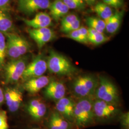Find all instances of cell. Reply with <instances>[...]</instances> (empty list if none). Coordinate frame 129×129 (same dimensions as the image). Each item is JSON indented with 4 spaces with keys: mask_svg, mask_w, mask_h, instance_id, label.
<instances>
[{
    "mask_svg": "<svg viewBox=\"0 0 129 129\" xmlns=\"http://www.w3.org/2000/svg\"><path fill=\"white\" fill-rule=\"evenodd\" d=\"M93 101L90 98L80 99L75 103L73 112V123L78 129L90 126L95 123L93 109Z\"/></svg>",
    "mask_w": 129,
    "mask_h": 129,
    "instance_id": "obj_1",
    "label": "cell"
},
{
    "mask_svg": "<svg viewBox=\"0 0 129 129\" xmlns=\"http://www.w3.org/2000/svg\"><path fill=\"white\" fill-rule=\"evenodd\" d=\"M46 62L47 69L53 74L69 76L77 71L76 68L66 57L53 50L49 52Z\"/></svg>",
    "mask_w": 129,
    "mask_h": 129,
    "instance_id": "obj_2",
    "label": "cell"
},
{
    "mask_svg": "<svg viewBox=\"0 0 129 129\" xmlns=\"http://www.w3.org/2000/svg\"><path fill=\"white\" fill-rule=\"evenodd\" d=\"M4 35L6 37V56L10 60L23 57L30 50V44L25 38L14 33Z\"/></svg>",
    "mask_w": 129,
    "mask_h": 129,
    "instance_id": "obj_3",
    "label": "cell"
},
{
    "mask_svg": "<svg viewBox=\"0 0 129 129\" xmlns=\"http://www.w3.org/2000/svg\"><path fill=\"white\" fill-rule=\"evenodd\" d=\"M94 95L96 99L118 105L120 102L119 91L115 85L108 78L100 76Z\"/></svg>",
    "mask_w": 129,
    "mask_h": 129,
    "instance_id": "obj_4",
    "label": "cell"
},
{
    "mask_svg": "<svg viewBox=\"0 0 129 129\" xmlns=\"http://www.w3.org/2000/svg\"><path fill=\"white\" fill-rule=\"evenodd\" d=\"M98 83V79L93 76H80L74 80L72 84L73 92L79 99L90 98L94 95Z\"/></svg>",
    "mask_w": 129,
    "mask_h": 129,
    "instance_id": "obj_5",
    "label": "cell"
},
{
    "mask_svg": "<svg viewBox=\"0 0 129 129\" xmlns=\"http://www.w3.org/2000/svg\"><path fill=\"white\" fill-rule=\"evenodd\" d=\"M26 66V60L23 57L11 59L6 63L3 68L5 82L14 83L18 81L22 78Z\"/></svg>",
    "mask_w": 129,
    "mask_h": 129,
    "instance_id": "obj_6",
    "label": "cell"
},
{
    "mask_svg": "<svg viewBox=\"0 0 129 129\" xmlns=\"http://www.w3.org/2000/svg\"><path fill=\"white\" fill-rule=\"evenodd\" d=\"M93 109L95 120L102 121L112 120L120 113L118 105L98 99L93 101Z\"/></svg>",
    "mask_w": 129,
    "mask_h": 129,
    "instance_id": "obj_7",
    "label": "cell"
},
{
    "mask_svg": "<svg viewBox=\"0 0 129 129\" xmlns=\"http://www.w3.org/2000/svg\"><path fill=\"white\" fill-rule=\"evenodd\" d=\"M47 70V62L42 55L36 56L31 63L27 64L22 76L23 82L31 78L43 76Z\"/></svg>",
    "mask_w": 129,
    "mask_h": 129,
    "instance_id": "obj_8",
    "label": "cell"
},
{
    "mask_svg": "<svg viewBox=\"0 0 129 129\" xmlns=\"http://www.w3.org/2000/svg\"><path fill=\"white\" fill-rule=\"evenodd\" d=\"M49 0H18V9L26 15H32L38 11L49 8Z\"/></svg>",
    "mask_w": 129,
    "mask_h": 129,
    "instance_id": "obj_9",
    "label": "cell"
},
{
    "mask_svg": "<svg viewBox=\"0 0 129 129\" xmlns=\"http://www.w3.org/2000/svg\"><path fill=\"white\" fill-rule=\"evenodd\" d=\"M28 32L30 37L36 42L39 49L53 39L55 37L53 31L48 27L29 29Z\"/></svg>",
    "mask_w": 129,
    "mask_h": 129,
    "instance_id": "obj_10",
    "label": "cell"
},
{
    "mask_svg": "<svg viewBox=\"0 0 129 129\" xmlns=\"http://www.w3.org/2000/svg\"><path fill=\"white\" fill-rule=\"evenodd\" d=\"M75 105V103L71 99L64 97L56 102V111L72 123Z\"/></svg>",
    "mask_w": 129,
    "mask_h": 129,
    "instance_id": "obj_11",
    "label": "cell"
},
{
    "mask_svg": "<svg viewBox=\"0 0 129 129\" xmlns=\"http://www.w3.org/2000/svg\"><path fill=\"white\" fill-rule=\"evenodd\" d=\"M66 88L63 83L55 80L51 81L45 87V95L47 98L58 101L64 97Z\"/></svg>",
    "mask_w": 129,
    "mask_h": 129,
    "instance_id": "obj_12",
    "label": "cell"
},
{
    "mask_svg": "<svg viewBox=\"0 0 129 129\" xmlns=\"http://www.w3.org/2000/svg\"><path fill=\"white\" fill-rule=\"evenodd\" d=\"M50 81L49 78L45 76L31 78L24 82L23 88L30 94H36L45 88Z\"/></svg>",
    "mask_w": 129,
    "mask_h": 129,
    "instance_id": "obj_13",
    "label": "cell"
},
{
    "mask_svg": "<svg viewBox=\"0 0 129 129\" xmlns=\"http://www.w3.org/2000/svg\"><path fill=\"white\" fill-rule=\"evenodd\" d=\"M22 20L27 26L33 28V29L48 27L52 24L51 17L48 14L45 12L38 13L32 19L23 18Z\"/></svg>",
    "mask_w": 129,
    "mask_h": 129,
    "instance_id": "obj_14",
    "label": "cell"
},
{
    "mask_svg": "<svg viewBox=\"0 0 129 129\" xmlns=\"http://www.w3.org/2000/svg\"><path fill=\"white\" fill-rule=\"evenodd\" d=\"M71 123L56 111L51 114L48 121V129H71Z\"/></svg>",
    "mask_w": 129,
    "mask_h": 129,
    "instance_id": "obj_15",
    "label": "cell"
},
{
    "mask_svg": "<svg viewBox=\"0 0 129 129\" xmlns=\"http://www.w3.org/2000/svg\"><path fill=\"white\" fill-rule=\"evenodd\" d=\"M46 105L38 100H34L30 102L27 107L29 114L34 120L42 119L46 112Z\"/></svg>",
    "mask_w": 129,
    "mask_h": 129,
    "instance_id": "obj_16",
    "label": "cell"
},
{
    "mask_svg": "<svg viewBox=\"0 0 129 129\" xmlns=\"http://www.w3.org/2000/svg\"><path fill=\"white\" fill-rule=\"evenodd\" d=\"M124 11H116L109 18L104 20L105 23V30L110 34H114L119 29L122 22Z\"/></svg>",
    "mask_w": 129,
    "mask_h": 129,
    "instance_id": "obj_17",
    "label": "cell"
},
{
    "mask_svg": "<svg viewBox=\"0 0 129 129\" xmlns=\"http://www.w3.org/2000/svg\"><path fill=\"white\" fill-rule=\"evenodd\" d=\"M49 9L52 17L56 21L66 16L69 10L62 0H55L51 3Z\"/></svg>",
    "mask_w": 129,
    "mask_h": 129,
    "instance_id": "obj_18",
    "label": "cell"
},
{
    "mask_svg": "<svg viewBox=\"0 0 129 129\" xmlns=\"http://www.w3.org/2000/svg\"><path fill=\"white\" fill-rule=\"evenodd\" d=\"M8 11L0 10V32L6 34L13 33L14 25Z\"/></svg>",
    "mask_w": 129,
    "mask_h": 129,
    "instance_id": "obj_19",
    "label": "cell"
},
{
    "mask_svg": "<svg viewBox=\"0 0 129 129\" xmlns=\"http://www.w3.org/2000/svg\"><path fill=\"white\" fill-rule=\"evenodd\" d=\"M88 42L94 45H99L109 40V38L103 34L98 32L91 28H88Z\"/></svg>",
    "mask_w": 129,
    "mask_h": 129,
    "instance_id": "obj_20",
    "label": "cell"
},
{
    "mask_svg": "<svg viewBox=\"0 0 129 129\" xmlns=\"http://www.w3.org/2000/svg\"><path fill=\"white\" fill-rule=\"evenodd\" d=\"M94 11L103 20L109 18L113 14L111 7L102 2L97 3L94 7Z\"/></svg>",
    "mask_w": 129,
    "mask_h": 129,
    "instance_id": "obj_21",
    "label": "cell"
},
{
    "mask_svg": "<svg viewBox=\"0 0 129 129\" xmlns=\"http://www.w3.org/2000/svg\"><path fill=\"white\" fill-rule=\"evenodd\" d=\"M86 23L89 28L100 33L103 34L105 30L106 25L104 20L97 17H88L86 18Z\"/></svg>",
    "mask_w": 129,
    "mask_h": 129,
    "instance_id": "obj_22",
    "label": "cell"
},
{
    "mask_svg": "<svg viewBox=\"0 0 129 129\" xmlns=\"http://www.w3.org/2000/svg\"><path fill=\"white\" fill-rule=\"evenodd\" d=\"M6 57V37L3 33L0 32V70L3 69Z\"/></svg>",
    "mask_w": 129,
    "mask_h": 129,
    "instance_id": "obj_23",
    "label": "cell"
},
{
    "mask_svg": "<svg viewBox=\"0 0 129 129\" xmlns=\"http://www.w3.org/2000/svg\"><path fill=\"white\" fill-rule=\"evenodd\" d=\"M23 101V96L22 93L18 89H16L13 102L11 106L8 108L9 111L12 112H14L18 111Z\"/></svg>",
    "mask_w": 129,
    "mask_h": 129,
    "instance_id": "obj_24",
    "label": "cell"
},
{
    "mask_svg": "<svg viewBox=\"0 0 129 129\" xmlns=\"http://www.w3.org/2000/svg\"><path fill=\"white\" fill-rule=\"evenodd\" d=\"M70 9H83L85 3L83 0H62Z\"/></svg>",
    "mask_w": 129,
    "mask_h": 129,
    "instance_id": "obj_25",
    "label": "cell"
},
{
    "mask_svg": "<svg viewBox=\"0 0 129 129\" xmlns=\"http://www.w3.org/2000/svg\"><path fill=\"white\" fill-rule=\"evenodd\" d=\"M66 37L69 38L76 41L78 42L81 43L86 44L88 42V39L83 37L80 34V33L79 32L78 29L68 34H67V35H66Z\"/></svg>",
    "mask_w": 129,
    "mask_h": 129,
    "instance_id": "obj_26",
    "label": "cell"
},
{
    "mask_svg": "<svg viewBox=\"0 0 129 129\" xmlns=\"http://www.w3.org/2000/svg\"><path fill=\"white\" fill-rule=\"evenodd\" d=\"M80 27V21L78 18L72 23L66 25L63 27H61V31L66 34H68L72 31L78 29Z\"/></svg>",
    "mask_w": 129,
    "mask_h": 129,
    "instance_id": "obj_27",
    "label": "cell"
},
{
    "mask_svg": "<svg viewBox=\"0 0 129 129\" xmlns=\"http://www.w3.org/2000/svg\"><path fill=\"white\" fill-rule=\"evenodd\" d=\"M16 89V88H7L4 93L5 101L8 108L11 106L13 102Z\"/></svg>",
    "mask_w": 129,
    "mask_h": 129,
    "instance_id": "obj_28",
    "label": "cell"
},
{
    "mask_svg": "<svg viewBox=\"0 0 129 129\" xmlns=\"http://www.w3.org/2000/svg\"><path fill=\"white\" fill-rule=\"evenodd\" d=\"M0 129H9L7 113L3 110H0Z\"/></svg>",
    "mask_w": 129,
    "mask_h": 129,
    "instance_id": "obj_29",
    "label": "cell"
},
{
    "mask_svg": "<svg viewBox=\"0 0 129 129\" xmlns=\"http://www.w3.org/2000/svg\"><path fill=\"white\" fill-rule=\"evenodd\" d=\"M78 17L75 14H70L64 16L61 20V27H63L73 23L78 19Z\"/></svg>",
    "mask_w": 129,
    "mask_h": 129,
    "instance_id": "obj_30",
    "label": "cell"
},
{
    "mask_svg": "<svg viewBox=\"0 0 129 129\" xmlns=\"http://www.w3.org/2000/svg\"><path fill=\"white\" fill-rule=\"evenodd\" d=\"M103 2L111 7L118 9L123 5L124 0H103Z\"/></svg>",
    "mask_w": 129,
    "mask_h": 129,
    "instance_id": "obj_31",
    "label": "cell"
},
{
    "mask_svg": "<svg viewBox=\"0 0 129 129\" xmlns=\"http://www.w3.org/2000/svg\"><path fill=\"white\" fill-rule=\"evenodd\" d=\"M11 3V0H0V10L8 11Z\"/></svg>",
    "mask_w": 129,
    "mask_h": 129,
    "instance_id": "obj_32",
    "label": "cell"
},
{
    "mask_svg": "<svg viewBox=\"0 0 129 129\" xmlns=\"http://www.w3.org/2000/svg\"><path fill=\"white\" fill-rule=\"evenodd\" d=\"M121 122L126 129L129 128V113H126L121 116Z\"/></svg>",
    "mask_w": 129,
    "mask_h": 129,
    "instance_id": "obj_33",
    "label": "cell"
},
{
    "mask_svg": "<svg viewBox=\"0 0 129 129\" xmlns=\"http://www.w3.org/2000/svg\"><path fill=\"white\" fill-rule=\"evenodd\" d=\"M78 30L79 32L80 33V34L83 36V37H84L85 38L88 39V29H87L86 28L83 27V26H80Z\"/></svg>",
    "mask_w": 129,
    "mask_h": 129,
    "instance_id": "obj_34",
    "label": "cell"
},
{
    "mask_svg": "<svg viewBox=\"0 0 129 129\" xmlns=\"http://www.w3.org/2000/svg\"><path fill=\"white\" fill-rule=\"evenodd\" d=\"M5 101V95L2 89L0 87V106Z\"/></svg>",
    "mask_w": 129,
    "mask_h": 129,
    "instance_id": "obj_35",
    "label": "cell"
},
{
    "mask_svg": "<svg viewBox=\"0 0 129 129\" xmlns=\"http://www.w3.org/2000/svg\"><path fill=\"white\" fill-rule=\"evenodd\" d=\"M85 3H86L88 5H94L97 0H83Z\"/></svg>",
    "mask_w": 129,
    "mask_h": 129,
    "instance_id": "obj_36",
    "label": "cell"
},
{
    "mask_svg": "<svg viewBox=\"0 0 129 129\" xmlns=\"http://www.w3.org/2000/svg\"><path fill=\"white\" fill-rule=\"evenodd\" d=\"M40 129V128H33V129Z\"/></svg>",
    "mask_w": 129,
    "mask_h": 129,
    "instance_id": "obj_37",
    "label": "cell"
}]
</instances>
